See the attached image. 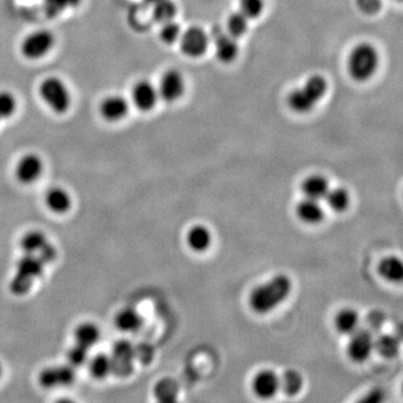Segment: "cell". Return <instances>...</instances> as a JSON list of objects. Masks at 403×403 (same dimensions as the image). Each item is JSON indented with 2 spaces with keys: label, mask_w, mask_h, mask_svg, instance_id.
<instances>
[{
  "label": "cell",
  "mask_w": 403,
  "mask_h": 403,
  "mask_svg": "<svg viewBox=\"0 0 403 403\" xmlns=\"http://www.w3.org/2000/svg\"><path fill=\"white\" fill-rule=\"evenodd\" d=\"M359 324H360L359 314L352 308H345L340 311L335 318V326L338 332L347 335H351L352 333L355 332L359 328Z\"/></svg>",
  "instance_id": "24"
},
{
  "label": "cell",
  "mask_w": 403,
  "mask_h": 403,
  "mask_svg": "<svg viewBox=\"0 0 403 403\" xmlns=\"http://www.w3.org/2000/svg\"><path fill=\"white\" fill-rule=\"evenodd\" d=\"M216 58L223 63L235 61L239 53L237 39L230 34L223 33L220 30H214Z\"/></svg>",
  "instance_id": "16"
},
{
  "label": "cell",
  "mask_w": 403,
  "mask_h": 403,
  "mask_svg": "<svg viewBox=\"0 0 403 403\" xmlns=\"http://www.w3.org/2000/svg\"><path fill=\"white\" fill-rule=\"evenodd\" d=\"M159 98L166 102L178 101L185 91V82L182 74L175 70H169L163 74L159 87Z\"/></svg>",
  "instance_id": "12"
},
{
  "label": "cell",
  "mask_w": 403,
  "mask_h": 403,
  "mask_svg": "<svg viewBox=\"0 0 403 403\" xmlns=\"http://www.w3.org/2000/svg\"><path fill=\"white\" fill-rule=\"evenodd\" d=\"M115 325L120 332L135 333L142 326V317L135 308H123L116 315Z\"/></svg>",
  "instance_id": "19"
},
{
  "label": "cell",
  "mask_w": 403,
  "mask_h": 403,
  "mask_svg": "<svg viewBox=\"0 0 403 403\" xmlns=\"http://www.w3.org/2000/svg\"><path fill=\"white\" fill-rule=\"evenodd\" d=\"M1 374H3V368H1V364H0V378H1Z\"/></svg>",
  "instance_id": "42"
},
{
  "label": "cell",
  "mask_w": 403,
  "mask_h": 403,
  "mask_svg": "<svg viewBox=\"0 0 403 403\" xmlns=\"http://www.w3.org/2000/svg\"><path fill=\"white\" fill-rule=\"evenodd\" d=\"M89 361V349H85L83 346L75 343V345L68 352V365H71L72 368H81L83 365L87 364Z\"/></svg>",
  "instance_id": "36"
},
{
  "label": "cell",
  "mask_w": 403,
  "mask_h": 403,
  "mask_svg": "<svg viewBox=\"0 0 403 403\" xmlns=\"http://www.w3.org/2000/svg\"><path fill=\"white\" fill-rule=\"evenodd\" d=\"M74 380H75V368L68 364L44 368L39 376L42 387L46 389L68 387L73 383Z\"/></svg>",
  "instance_id": "10"
},
{
  "label": "cell",
  "mask_w": 403,
  "mask_h": 403,
  "mask_svg": "<svg viewBox=\"0 0 403 403\" xmlns=\"http://www.w3.org/2000/svg\"><path fill=\"white\" fill-rule=\"evenodd\" d=\"M288 104L294 111L298 113H307L314 109L317 102H315L311 97L308 96L305 90L300 87L289 94Z\"/></svg>",
  "instance_id": "26"
},
{
  "label": "cell",
  "mask_w": 403,
  "mask_h": 403,
  "mask_svg": "<svg viewBox=\"0 0 403 403\" xmlns=\"http://www.w3.org/2000/svg\"><path fill=\"white\" fill-rule=\"evenodd\" d=\"M279 385L283 392L288 397H294L300 392L304 385V380L299 372L294 370H288L283 373L279 379Z\"/></svg>",
  "instance_id": "27"
},
{
  "label": "cell",
  "mask_w": 403,
  "mask_h": 403,
  "mask_svg": "<svg viewBox=\"0 0 403 403\" xmlns=\"http://www.w3.org/2000/svg\"><path fill=\"white\" fill-rule=\"evenodd\" d=\"M159 99L157 87L147 80L137 82L131 90V101L140 111L148 112L153 110Z\"/></svg>",
  "instance_id": "11"
},
{
  "label": "cell",
  "mask_w": 403,
  "mask_h": 403,
  "mask_svg": "<svg viewBox=\"0 0 403 403\" xmlns=\"http://www.w3.org/2000/svg\"><path fill=\"white\" fill-rule=\"evenodd\" d=\"M180 49L190 58H199L209 46V36L199 27H191L180 34Z\"/></svg>",
  "instance_id": "9"
},
{
  "label": "cell",
  "mask_w": 403,
  "mask_h": 403,
  "mask_svg": "<svg viewBox=\"0 0 403 403\" xmlns=\"http://www.w3.org/2000/svg\"><path fill=\"white\" fill-rule=\"evenodd\" d=\"M100 115L108 123H119L127 117L129 112V102L119 94L106 97L100 104Z\"/></svg>",
  "instance_id": "14"
},
{
  "label": "cell",
  "mask_w": 403,
  "mask_h": 403,
  "mask_svg": "<svg viewBox=\"0 0 403 403\" xmlns=\"http://www.w3.org/2000/svg\"><path fill=\"white\" fill-rule=\"evenodd\" d=\"M46 262L36 254H24L17 264V273L14 280L11 281V290L17 294L28 292L34 279L39 278L43 273L44 264Z\"/></svg>",
  "instance_id": "4"
},
{
  "label": "cell",
  "mask_w": 403,
  "mask_h": 403,
  "mask_svg": "<svg viewBox=\"0 0 403 403\" xmlns=\"http://www.w3.org/2000/svg\"><path fill=\"white\" fill-rule=\"evenodd\" d=\"M186 242L194 252H205L212 244V235L206 226L195 225L188 231Z\"/></svg>",
  "instance_id": "20"
},
{
  "label": "cell",
  "mask_w": 403,
  "mask_h": 403,
  "mask_svg": "<svg viewBox=\"0 0 403 403\" xmlns=\"http://www.w3.org/2000/svg\"><path fill=\"white\" fill-rule=\"evenodd\" d=\"M292 280L285 275H275L251 292L249 305L256 313H270L280 306L292 292Z\"/></svg>",
  "instance_id": "1"
},
{
  "label": "cell",
  "mask_w": 403,
  "mask_h": 403,
  "mask_svg": "<svg viewBox=\"0 0 403 403\" xmlns=\"http://www.w3.org/2000/svg\"><path fill=\"white\" fill-rule=\"evenodd\" d=\"M155 395L159 400L163 402H170L178 399V387L176 382L173 380L165 379L161 380L155 389Z\"/></svg>",
  "instance_id": "33"
},
{
  "label": "cell",
  "mask_w": 403,
  "mask_h": 403,
  "mask_svg": "<svg viewBox=\"0 0 403 403\" xmlns=\"http://www.w3.org/2000/svg\"><path fill=\"white\" fill-rule=\"evenodd\" d=\"M182 34L180 25L175 23L174 20L163 23L159 30V37L163 43L172 44L178 41Z\"/></svg>",
  "instance_id": "37"
},
{
  "label": "cell",
  "mask_w": 403,
  "mask_h": 403,
  "mask_svg": "<svg viewBox=\"0 0 403 403\" xmlns=\"http://www.w3.org/2000/svg\"><path fill=\"white\" fill-rule=\"evenodd\" d=\"M144 1L148 4H154L156 3V1H159V0H144Z\"/></svg>",
  "instance_id": "41"
},
{
  "label": "cell",
  "mask_w": 403,
  "mask_h": 403,
  "mask_svg": "<svg viewBox=\"0 0 403 403\" xmlns=\"http://www.w3.org/2000/svg\"><path fill=\"white\" fill-rule=\"evenodd\" d=\"M252 389L259 398H273L280 389L279 376L271 370L261 371L254 376Z\"/></svg>",
  "instance_id": "15"
},
{
  "label": "cell",
  "mask_w": 403,
  "mask_h": 403,
  "mask_svg": "<svg viewBox=\"0 0 403 403\" xmlns=\"http://www.w3.org/2000/svg\"><path fill=\"white\" fill-rule=\"evenodd\" d=\"M296 212H297L298 218L304 223L318 224L324 220V210L316 199H308V197L302 199L297 205Z\"/></svg>",
  "instance_id": "18"
},
{
  "label": "cell",
  "mask_w": 403,
  "mask_h": 403,
  "mask_svg": "<svg viewBox=\"0 0 403 403\" xmlns=\"http://www.w3.org/2000/svg\"><path fill=\"white\" fill-rule=\"evenodd\" d=\"M20 248L26 254H36L41 256L44 261L54 260L55 249L49 244L46 235L43 232L33 230L23 235Z\"/></svg>",
  "instance_id": "6"
},
{
  "label": "cell",
  "mask_w": 403,
  "mask_h": 403,
  "mask_svg": "<svg viewBox=\"0 0 403 403\" xmlns=\"http://www.w3.org/2000/svg\"><path fill=\"white\" fill-rule=\"evenodd\" d=\"M55 45V36L49 30H37L25 36L20 52L28 60H39L46 56Z\"/></svg>",
  "instance_id": "5"
},
{
  "label": "cell",
  "mask_w": 403,
  "mask_h": 403,
  "mask_svg": "<svg viewBox=\"0 0 403 403\" xmlns=\"http://www.w3.org/2000/svg\"><path fill=\"white\" fill-rule=\"evenodd\" d=\"M45 204L55 214H66L71 210L72 197L66 188L55 186L45 194Z\"/></svg>",
  "instance_id": "17"
},
{
  "label": "cell",
  "mask_w": 403,
  "mask_h": 403,
  "mask_svg": "<svg viewBox=\"0 0 403 403\" xmlns=\"http://www.w3.org/2000/svg\"><path fill=\"white\" fill-rule=\"evenodd\" d=\"M379 66V53L371 44H359L352 49L347 61L349 73L355 81L364 82L373 77Z\"/></svg>",
  "instance_id": "2"
},
{
  "label": "cell",
  "mask_w": 403,
  "mask_h": 403,
  "mask_svg": "<svg viewBox=\"0 0 403 403\" xmlns=\"http://www.w3.org/2000/svg\"><path fill=\"white\" fill-rule=\"evenodd\" d=\"M384 322H385V316H384V314L382 313V311H371V313L368 314V316L365 317L364 328L373 334V333L381 330V327L383 326Z\"/></svg>",
  "instance_id": "39"
},
{
  "label": "cell",
  "mask_w": 403,
  "mask_h": 403,
  "mask_svg": "<svg viewBox=\"0 0 403 403\" xmlns=\"http://www.w3.org/2000/svg\"><path fill=\"white\" fill-rule=\"evenodd\" d=\"M82 0H43L44 11L49 16L56 17L68 9L75 8Z\"/></svg>",
  "instance_id": "30"
},
{
  "label": "cell",
  "mask_w": 403,
  "mask_h": 403,
  "mask_svg": "<svg viewBox=\"0 0 403 403\" xmlns=\"http://www.w3.org/2000/svg\"><path fill=\"white\" fill-rule=\"evenodd\" d=\"M153 5L151 17L155 22L161 23V24L174 20L175 15L178 13L176 5L173 3L172 0H159Z\"/></svg>",
  "instance_id": "28"
},
{
  "label": "cell",
  "mask_w": 403,
  "mask_h": 403,
  "mask_svg": "<svg viewBox=\"0 0 403 403\" xmlns=\"http://www.w3.org/2000/svg\"><path fill=\"white\" fill-rule=\"evenodd\" d=\"M264 0H241L240 11L248 20H254L264 11Z\"/></svg>",
  "instance_id": "38"
},
{
  "label": "cell",
  "mask_w": 403,
  "mask_h": 403,
  "mask_svg": "<svg viewBox=\"0 0 403 403\" xmlns=\"http://www.w3.org/2000/svg\"><path fill=\"white\" fill-rule=\"evenodd\" d=\"M16 110V97L9 91H0V120L8 119Z\"/></svg>",
  "instance_id": "35"
},
{
  "label": "cell",
  "mask_w": 403,
  "mask_h": 403,
  "mask_svg": "<svg viewBox=\"0 0 403 403\" xmlns=\"http://www.w3.org/2000/svg\"><path fill=\"white\" fill-rule=\"evenodd\" d=\"M248 18L241 11L230 15L229 20H228V30H229L230 35L235 39L244 35L248 30Z\"/></svg>",
  "instance_id": "34"
},
{
  "label": "cell",
  "mask_w": 403,
  "mask_h": 403,
  "mask_svg": "<svg viewBox=\"0 0 403 403\" xmlns=\"http://www.w3.org/2000/svg\"><path fill=\"white\" fill-rule=\"evenodd\" d=\"M44 172L43 159L37 154H26L15 166V176L24 185L37 182Z\"/></svg>",
  "instance_id": "8"
},
{
  "label": "cell",
  "mask_w": 403,
  "mask_h": 403,
  "mask_svg": "<svg viewBox=\"0 0 403 403\" xmlns=\"http://www.w3.org/2000/svg\"><path fill=\"white\" fill-rule=\"evenodd\" d=\"M113 372L120 376H127L132 370V362L136 359L135 346L130 342L121 340L113 345L111 354Z\"/></svg>",
  "instance_id": "13"
},
{
  "label": "cell",
  "mask_w": 403,
  "mask_h": 403,
  "mask_svg": "<svg viewBox=\"0 0 403 403\" xmlns=\"http://www.w3.org/2000/svg\"><path fill=\"white\" fill-rule=\"evenodd\" d=\"M325 199L330 209L335 212H344L349 207L351 201L349 192L342 187L330 190L327 192Z\"/></svg>",
  "instance_id": "29"
},
{
  "label": "cell",
  "mask_w": 403,
  "mask_h": 403,
  "mask_svg": "<svg viewBox=\"0 0 403 403\" xmlns=\"http://www.w3.org/2000/svg\"><path fill=\"white\" fill-rule=\"evenodd\" d=\"M89 371L94 379L104 380L110 374L113 373V362L111 355L100 354L94 355L92 359L87 361Z\"/></svg>",
  "instance_id": "23"
},
{
  "label": "cell",
  "mask_w": 403,
  "mask_h": 403,
  "mask_svg": "<svg viewBox=\"0 0 403 403\" xmlns=\"http://www.w3.org/2000/svg\"><path fill=\"white\" fill-rule=\"evenodd\" d=\"M379 273L387 280L392 281V283L400 281L403 275L402 262L395 256H388L380 264Z\"/></svg>",
  "instance_id": "25"
},
{
  "label": "cell",
  "mask_w": 403,
  "mask_h": 403,
  "mask_svg": "<svg viewBox=\"0 0 403 403\" xmlns=\"http://www.w3.org/2000/svg\"><path fill=\"white\" fill-rule=\"evenodd\" d=\"M374 349L373 334L365 328H357L352 333L347 345V354L353 362L362 363L368 360Z\"/></svg>",
  "instance_id": "7"
},
{
  "label": "cell",
  "mask_w": 403,
  "mask_h": 403,
  "mask_svg": "<svg viewBox=\"0 0 403 403\" xmlns=\"http://www.w3.org/2000/svg\"><path fill=\"white\" fill-rule=\"evenodd\" d=\"M302 89L315 102H318L326 93L327 82L321 75H313L306 81Z\"/></svg>",
  "instance_id": "31"
},
{
  "label": "cell",
  "mask_w": 403,
  "mask_h": 403,
  "mask_svg": "<svg viewBox=\"0 0 403 403\" xmlns=\"http://www.w3.org/2000/svg\"><path fill=\"white\" fill-rule=\"evenodd\" d=\"M356 5L364 14L373 15L380 11L381 0H356Z\"/></svg>",
  "instance_id": "40"
},
{
  "label": "cell",
  "mask_w": 403,
  "mask_h": 403,
  "mask_svg": "<svg viewBox=\"0 0 403 403\" xmlns=\"http://www.w3.org/2000/svg\"><path fill=\"white\" fill-rule=\"evenodd\" d=\"M100 328L92 322L82 323L74 330L75 343L87 349H92L100 341Z\"/></svg>",
  "instance_id": "21"
},
{
  "label": "cell",
  "mask_w": 403,
  "mask_h": 403,
  "mask_svg": "<svg viewBox=\"0 0 403 403\" xmlns=\"http://www.w3.org/2000/svg\"><path fill=\"white\" fill-rule=\"evenodd\" d=\"M302 191L308 199L319 201L325 199L327 192L330 191V185L322 175H311L302 182Z\"/></svg>",
  "instance_id": "22"
},
{
  "label": "cell",
  "mask_w": 403,
  "mask_h": 403,
  "mask_svg": "<svg viewBox=\"0 0 403 403\" xmlns=\"http://www.w3.org/2000/svg\"><path fill=\"white\" fill-rule=\"evenodd\" d=\"M39 92L44 104L56 115H64L71 106V93L66 82L60 78L49 77L43 80Z\"/></svg>",
  "instance_id": "3"
},
{
  "label": "cell",
  "mask_w": 403,
  "mask_h": 403,
  "mask_svg": "<svg viewBox=\"0 0 403 403\" xmlns=\"http://www.w3.org/2000/svg\"><path fill=\"white\" fill-rule=\"evenodd\" d=\"M374 349L379 352L382 356L391 359V357H395V355L398 354L399 342L392 336H379L374 341Z\"/></svg>",
  "instance_id": "32"
}]
</instances>
